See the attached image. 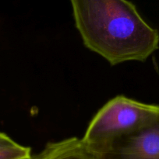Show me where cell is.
<instances>
[{"mask_svg":"<svg viewBox=\"0 0 159 159\" xmlns=\"http://www.w3.org/2000/svg\"><path fill=\"white\" fill-rule=\"evenodd\" d=\"M102 159H159V117L147 127L97 150Z\"/></svg>","mask_w":159,"mask_h":159,"instance_id":"3","label":"cell"},{"mask_svg":"<svg viewBox=\"0 0 159 159\" xmlns=\"http://www.w3.org/2000/svg\"><path fill=\"white\" fill-rule=\"evenodd\" d=\"M31 159H102L98 152L80 138H73L50 142Z\"/></svg>","mask_w":159,"mask_h":159,"instance_id":"4","label":"cell"},{"mask_svg":"<svg viewBox=\"0 0 159 159\" xmlns=\"http://www.w3.org/2000/svg\"><path fill=\"white\" fill-rule=\"evenodd\" d=\"M84 44L112 65L144 61L159 48V33L126 0H72Z\"/></svg>","mask_w":159,"mask_h":159,"instance_id":"1","label":"cell"},{"mask_svg":"<svg viewBox=\"0 0 159 159\" xmlns=\"http://www.w3.org/2000/svg\"><path fill=\"white\" fill-rule=\"evenodd\" d=\"M31 149L20 145L0 132V159H31Z\"/></svg>","mask_w":159,"mask_h":159,"instance_id":"5","label":"cell"},{"mask_svg":"<svg viewBox=\"0 0 159 159\" xmlns=\"http://www.w3.org/2000/svg\"><path fill=\"white\" fill-rule=\"evenodd\" d=\"M158 117L159 106L115 96L95 114L82 140L98 150L115 138L147 127Z\"/></svg>","mask_w":159,"mask_h":159,"instance_id":"2","label":"cell"}]
</instances>
